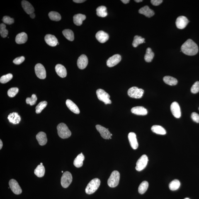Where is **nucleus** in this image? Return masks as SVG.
I'll return each mask as SVG.
<instances>
[{
	"label": "nucleus",
	"mask_w": 199,
	"mask_h": 199,
	"mask_svg": "<svg viewBox=\"0 0 199 199\" xmlns=\"http://www.w3.org/2000/svg\"><path fill=\"white\" fill-rule=\"evenodd\" d=\"M181 51L185 55L193 56L198 51V45L191 39H188L181 47Z\"/></svg>",
	"instance_id": "nucleus-1"
},
{
	"label": "nucleus",
	"mask_w": 199,
	"mask_h": 199,
	"mask_svg": "<svg viewBox=\"0 0 199 199\" xmlns=\"http://www.w3.org/2000/svg\"><path fill=\"white\" fill-rule=\"evenodd\" d=\"M58 134L62 139H66L71 137V132L65 124L61 123L57 127Z\"/></svg>",
	"instance_id": "nucleus-2"
},
{
	"label": "nucleus",
	"mask_w": 199,
	"mask_h": 199,
	"mask_svg": "<svg viewBox=\"0 0 199 199\" xmlns=\"http://www.w3.org/2000/svg\"><path fill=\"white\" fill-rule=\"evenodd\" d=\"M100 184V180L98 178L92 180L87 186L85 192L88 194L94 193L99 188Z\"/></svg>",
	"instance_id": "nucleus-3"
},
{
	"label": "nucleus",
	"mask_w": 199,
	"mask_h": 199,
	"mask_svg": "<svg viewBox=\"0 0 199 199\" xmlns=\"http://www.w3.org/2000/svg\"><path fill=\"white\" fill-rule=\"evenodd\" d=\"M120 179V174L118 171L112 172L108 181L109 186L111 188L115 187L118 185Z\"/></svg>",
	"instance_id": "nucleus-4"
},
{
	"label": "nucleus",
	"mask_w": 199,
	"mask_h": 199,
	"mask_svg": "<svg viewBox=\"0 0 199 199\" xmlns=\"http://www.w3.org/2000/svg\"><path fill=\"white\" fill-rule=\"evenodd\" d=\"M144 93V90L139 88L137 87H132L128 91V94L129 96L137 99L142 98Z\"/></svg>",
	"instance_id": "nucleus-5"
},
{
	"label": "nucleus",
	"mask_w": 199,
	"mask_h": 199,
	"mask_svg": "<svg viewBox=\"0 0 199 199\" xmlns=\"http://www.w3.org/2000/svg\"><path fill=\"white\" fill-rule=\"evenodd\" d=\"M96 94L98 99L103 102L105 104H110L111 101L110 99V96L104 90L98 89L96 91Z\"/></svg>",
	"instance_id": "nucleus-6"
},
{
	"label": "nucleus",
	"mask_w": 199,
	"mask_h": 199,
	"mask_svg": "<svg viewBox=\"0 0 199 199\" xmlns=\"http://www.w3.org/2000/svg\"><path fill=\"white\" fill-rule=\"evenodd\" d=\"M72 181V176L69 171H65L61 178V184L63 187L67 188Z\"/></svg>",
	"instance_id": "nucleus-7"
},
{
	"label": "nucleus",
	"mask_w": 199,
	"mask_h": 199,
	"mask_svg": "<svg viewBox=\"0 0 199 199\" xmlns=\"http://www.w3.org/2000/svg\"><path fill=\"white\" fill-rule=\"evenodd\" d=\"M148 161V156L145 154L143 155L136 163V170L139 171L143 170L147 166Z\"/></svg>",
	"instance_id": "nucleus-8"
},
{
	"label": "nucleus",
	"mask_w": 199,
	"mask_h": 199,
	"mask_svg": "<svg viewBox=\"0 0 199 199\" xmlns=\"http://www.w3.org/2000/svg\"><path fill=\"white\" fill-rule=\"evenodd\" d=\"M35 71L37 77L40 79H44L46 77L45 68L41 64H38L35 66Z\"/></svg>",
	"instance_id": "nucleus-9"
},
{
	"label": "nucleus",
	"mask_w": 199,
	"mask_h": 199,
	"mask_svg": "<svg viewBox=\"0 0 199 199\" xmlns=\"http://www.w3.org/2000/svg\"><path fill=\"white\" fill-rule=\"evenodd\" d=\"M9 185L12 191L15 194L19 195L21 194L22 191V188L16 180L12 179L10 180Z\"/></svg>",
	"instance_id": "nucleus-10"
},
{
	"label": "nucleus",
	"mask_w": 199,
	"mask_h": 199,
	"mask_svg": "<svg viewBox=\"0 0 199 199\" xmlns=\"http://www.w3.org/2000/svg\"><path fill=\"white\" fill-rule=\"evenodd\" d=\"M97 130L100 133L101 137L105 139H110L112 134L110 133L108 129L99 125H97L96 126Z\"/></svg>",
	"instance_id": "nucleus-11"
},
{
	"label": "nucleus",
	"mask_w": 199,
	"mask_h": 199,
	"mask_svg": "<svg viewBox=\"0 0 199 199\" xmlns=\"http://www.w3.org/2000/svg\"><path fill=\"white\" fill-rule=\"evenodd\" d=\"M189 21L187 18L184 16H180L177 18L176 24L177 28L183 29L187 26Z\"/></svg>",
	"instance_id": "nucleus-12"
},
{
	"label": "nucleus",
	"mask_w": 199,
	"mask_h": 199,
	"mask_svg": "<svg viewBox=\"0 0 199 199\" xmlns=\"http://www.w3.org/2000/svg\"><path fill=\"white\" fill-rule=\"evenodd\" d=\"M172 114L175 118H179L181 116V111L179 104L177 102H173L171 106Z\"/></svg>",
	"instance_id": "nucleus-13"
},
{
	"label": "nucleus",
	"mask_w": 199,
	"mask_h": 199,
	"mask_svg": "<svg viewBox=\"0 0 199 199\" xmlns=\"http://www.w3.org/2000/svg\"><path fill=\"white\" fill-rule=\"evenodd\" d=\"M121 56L119 54H115L111 57L107 62V66L109 67H112L116 65L121 61Z\"/></svg>",
	"instance_id": "nucleus-14"
},
{
	"label": "nucleus",
	"mask_w": 199,
	"mask_h": 199,
	"mask_svg": "<svg viewBox=\"0 0 199 199\" xmlns=\"http://www.w3.org/2000/svg\"><path fill=\"white\" fill-rule=\"evenodd\" d=\"M128 138L131 147L134 149H137L138 147V144L135 133L130 132L128 134Z\"/></svg>",
	"instance_id": "nucleus-15"
},
{
	"label": "nucleus",
	"mask_w": 199,
	"mask_h": 199,
	"mask_svg": "<svg viewBox=\"0 0 199 199\" xmlns=\"http://www.w3.org/2000/svg\"><path fill=\"white\" fill-rule=\"evenodd\" d=\"M88 63V60L87 57L86 55H81L78 58L77 61L78 67L80 69H83L86 67Z\"/></svg>",
	"instance_id": "nucleus-16"
},
{
	"label": "nucleus",
	"mask_w": 199,
	"mask_h": 199,
	"mask_svg": "<svg viewBox=\"0 0 199 199\" xmlns=\"http://www.w3.org/2000/svg\"><path fill=\"white\" fill-rule=\"evenodd\" d=\"M138 12L140 14L143 15L149 18L154 16V11L151 9L148 6H145L141 8Z\"/></svg>",
	"instance_id": "nucleus-17"
},
{
	"label": "nucleus",
	"mask_w": 199,
	"mask_h": 199,
	"mask_svg": "<svg viewBox=\"0 0 199 199\" xmlns=\"http://www.w3.org/2000/svg\"><path fill=\"white\" fill-rule=\"evenodd\" d=\"M96 37L100 43H104L108 40L109 35L108 33L103 31H100L96 33Z\"/></svg>",
	"instance_id": "nucleus-18"
},
{
	"label": "nucleus",
	"mask_w": 199,
	"mask_h": 199,
	"mask_svg": "<svg viewBox=\"0 0 199 199\" xmlns=\"http://www.w3.org/2000/svg\"><path fill=\"white\" fill-rule=\"evenodd\" d=\"M45 40L47 44L51 47L56 46L58 42L57 39L54 35L49 34L45 35Z\"/></svg>",
	"instance_id": "nucleus-19"
},
{
	"label": "nucleus",
	"mask_w": 199,
	"mask_h": 199,
	"mask_svg": "<svg viewBox=\"0 0 199 199\" xmlns=\"http://www.w3.org/2000/svg\"><path fill=\"white\" fill-rule=\"evenodd\" d=\"M131 111L135 114L139 115H145L148 114L147 110L142 106L134 107L131 109Z\"/></svg>",
	"instance_id": "nucleus-20"
},
{
	"label": "nucleus",
	"mask_w": 199,
	"mask_h": 199,
	"mask_svg": "<svg viewBox=\"0 0 199 199\" xmlns=\"http://www.w3.org/2000/svg\"><path fill=\"white\" fill-rule=\"evenodd\" d=\"M22 5L23 9L27 14H31L33 13L35 11V9L33 6L32 5L28 2L26 1H23L22 2Z\"/></svg>",
	"instance_id": "nucleus-21"
},
{
	"label": "nucleus",
	"mask_w": 199,
	"mask_h": 199,
	"mask_svg": "<svg viewBox=\"0 0 199 199\" xmlns=\"http://www.w3.org/2000/svg\"><path fill=\"white\" fill-rule=\"evenodd\" d=\"M55 71L58 75L62 78L66 77L67 75V71L65 68L61 64H58L56 66Z\"/></svg>",
	"instance_id": "nucleus-22"
},
{
	"label": "nucleus",
	"mask_w": 199,
	"mask_h": 199,
	"mask_svg": "<svg viewBox=\"0 0 199 199\" xmlns=\"http://www.w3.org/2000/svg\"><path fill=\"white\" fill-rule=\"evenodd\" d=\"M66 106L71 111L76 114L80 113V110L79 108L71 100L68 99L66 102Z\"/></svg>",
	"instance_id": "nucleus-23"
},
{
	"label": "nucleus",
	"mask_w": 199,
	"mask_h": 199,
	"mask_svg": "<svg viewBox=\"0 0 199 199\" xmlns=\"http://www.w3.org/2000/svg\"><path fill=\"white\" fill-rule=\"evenodd\" d=\"M36 139L38 141L39 144L41 146H44L47 144V139L46 134L43 132H39L36 135Z\"/></svg>",
	"instance_id": "nucleus-24"
},
{
	"label": "nucleus",
	"mask_w": 199,
	"mask_h": 199,
	"mask_svg": "<svg viewBox=\"0 0 199 199\" xmlns=\"http://www.w3.org/2000/svg\"><path fill=\"white\" fill-rule=\"evenodd\" d=\"M8 118L10 122L14 124H18L21 121V118L19 115L18 113L15 112L10 114Z\"/></svg>",
	"instance_id": "nucleus-25"
},
{
	"label": "nucleus",
	"mask_w": 199,
	"mask_h": 199,
	"mask_svg": "<svg viewBox=\"0 0 199 199\" xmlns=\"http://www.w3.org/2000/svg\"><path fill=\"white\" fill-rule=\"evenodd\" d=\"M28 37L25 32L18 34L16 37V42L18 44H24L28 40Z\"/></svg>",
	"instance_id": "nucleus-26"
},
{
	"label": "nucleus",
	"mask_w": 199,
	"mask_h": 199,
	"mask_svg": "<svg viewBox=\"0 0 199 199\" xmlns=\"http://www.w3.org/2000/svg\"><path fill=\"white\" fill-rule=\"evenodd\" d=\"M85 15L81 14L75 15L73 18L74 23L75 25L80 26L82 24L83 21L85 20Z\"/></svg>",
	"instance_id": "nucleus-27"
},
{
	"label": "nucleus",
	"mask_w": 199,
	"mask_h": 199,
	"mask_svg": "<svg viewBox=\"0 0 199 199\" xmlns=\"http://www.w3.org/2000/svg\"><path fill=\"white\" fill-rule=\"evenodd\" d=\"M85 160V156L82 153L78 155L77 157L75 159L74 161V165L77 168H80L82 167L83 165V161Z\"/></svg>",
	"instance_id": "nucleus-28"
},
{
	"label": "nucleus",
	"mask_w": 199,
	"mask_h": 199,
	"mask_svg": "<svg viewBox=\"0 0 199 199\" xmlns=\"http://www.w3.org/2000/svg\"><path fill=\"white\" fill-rule=\"evenodd\" d=\"M151 130L155 133L159 135H164L166 134V131L165 129L160 125H153L151 128Z\"/></svg>",
	"instance_id": "nucleus-29"
},
{
	"label": "nucleus",
	"mask_w": 199,
	"mask_h": 199,
	"mask_svg": "<svg viewBox=\"0 0 199 199\" xmlns=\"http://www.w3.org/2000/svg\"><path fill=\"white\" fill-rule=\"evenodd\" d=\"M34 173L37 177H42L45 174V167L43 165L39 164L35 170Z\"/></svg>",
	"instance_id": "nucleus-30"
},
{
	"label": "nucleus",
	"mask_w": 199,
	"mask_h": 199,
	"mask_svg": "<svg viewBox=\"0 0 199 199\" xmlns=\"http://www.w3.org/2000/svg\"><path fill=\"white\" fill-rule=\"evenodd\" d=\"M163 80L166 84L171 86L176 85L178 83V81L176 78L169 76H164L163 78Z\"/></svg>",
	"instance_id": "nucleus-31"
},
{
	"label": "nucleus",
	"mask_w": 199,
	"mask_h": 199,
	"mask_svg": "<svg viewBox=\"0 0 199 199\" xmlns=\"http://www.w3.org/2000/svg\"><path fill=\"white\" fill-rule=\"evenodd\" d=\"M154 57V53L150 48H148L146 50V53L144 55V60L147 62H150L153 60Z\"/></svg>",
	"instance_id": "nucleus-32"
},
{
	"label": "nucleus",
	"mask_w": 199,
	"mask_h": 199,
	"mask_svg": "<svg viewBox=\"0 0 199 199\" xmlns=\"http://www.w3.org/2000/svg\"><path fill=\"white\" fill-rule=\"evenodd\" d=\"M97 15L99 17L104 18L108 15L107 8L105 6H102L98 7L96 9Z\"/></svg>",
	"instance_id": "nucleus-33"
},
{
	"label": "nucleus",
	"mask_w": 199,
	"mask_h": 199,
	"mask_svg": "<svg viewBox=\"0 0 199 199\" xmlns=\"http://www.w3.org/2000/svg\"><path fill=\"white\" fill-rule=\"evenodd\" d=\"M63 35L70 41H73L74 39V33L72 30L70 29H65L62 32Z\"/></svg>",
	"instance_id": "nucleus-34"
},
{
	"label": "nucleus",
	"mask_w": 199,
	"mask_h": 199,
	"mask_svg": "<svg viewBox=\"0 0 199 199\" xmlns=\"http://www.w3.org/2000/svg\"><path fill=\"white\" fill-rule=\"evenodd\" d=\"M144 38L138 35H135L134 37L132 45L134 47H137L139 45L143 43L144 42Z\"/></svg>",
	"instance_id": "nucleus-35"
},
{
	"label": "nucleus",
	"mask_w": 199,
	"mask_h": 199,
	"mask_svg": "<svg viewBox=\"0 0 199 199\" xmlns=\"http://www.w3.org/2000/svg\"><path fill=\"white\" fill-rule=\"evenodd\" d=\"M149 183L147 181H143L141 183L138 188V192L139 194H142L145 193L148 188Z\"/></svg>",
	"instance_id": "nucleus-36"
},
{
	"label": "nucleus",
	"mask_w": 199,
	"mask_h": 199,
	"mask_svg": "<svg viewBox=\"0 0 199 199\" xmlns=\"http://www.w3.org/2000/svg\"><path fill=\"white\" fill-rule=\"evenodd\" d=\"M180 186V183L179 180L175 179L171 182L169 184V188L171 191H175L178 190Z\"/></svg>",
	"instance_id": "nucleus-37"
},
{
	"label": "nucleus",
	"mask_w": 199,
	"mask_h": 199,
	"mask_svg": "<svg viewBox=\"0 0 199 199\" xmlns=\"http://www.w3.org/2000/svg\"><path fill=\"white\" fill-rule=\"evenodd\" d=\"M48 16L50 19L53 21H59L61 19V15L57 12H51L49 13Z\"/></svg>",
	"instance_id": "nucleus-38"
},
{
	"label": "nucleus",
	"mask_w": 199,
	"mask_h": 199,
	"mask_svg": "<svg viewBox=\"0 0 199 199\" xmlns=\"http://www.w3.org/2000/svg\"><path fill=\"white\" fill-rule=\"evenodd\" d=\"M47 105V101H43L41 102L37 105L36 108H35L36 113L39 114L41 113L42 110L46 107Z\"/></svg>",
	"instance_id": "nucleus-39"
},
{
	"label": "nucleus",
	"mask_w": 199,
	"mask_h": 199,
	"mask_svg": "<svg viewBox=\"0 0 199 199\" xmlns=\"http://www.w3.org/2000/svg\"><path fill=\"white\" fill-rule=\"evenodd\" d=\"M6 25L3 23H2L0 25V34L3 38H5L8 36V32L6 28Z\"/></svg>",
	"instance_id": "nucleus-40"
},
{
	"label": "nucleus",
	"mask_w": 199,
	"mask_h": 199,
	"mask_svg": "<svg viewBox=\"0 0 199 199\" xmlns=\"http://www.w3.org/2000/svg\"><path fill=\"white\" fill-rule=\"evenodd\" d=\"M13 75L11 74H8L3 75L0 79V82L2 83H6L11 81L12 79Z\"/></svg>",
	"instance_id": "nucleus-41"
},
{
	"label": "nucleus",
	"mask_w": 199,
	"mask_h": 199,
	"mask_svg": "<svg viewBox=\"0 0 199 199\" xmlns=\"http://www.w3.org/2000/svg\"><path fill=\"white\" fill-rule=\"evenodd\" d=\"M37 100V98L36 95L33 94L32 95L31 98H26V102L28 104H30L31 105H33L35 104Z\"/></svg>",
	"instance_id": "nucleus-42"
},
{
	"label": "nucleus",
	"mask_w": 199,
	"mask_h": 199,
	"mask_svg": "<svg viewBox=\"0 0 199 199\" xmlns=\"http://www.w3.org/2000/svg\"><path fill=\"white\" fill-rule=\"evenodd\" d=\"M18 91V88H10L8 91V96L11 98L14 97L17 94Z\"/></svg>",
	"instance_id": "nucleus-43"
},
{
	"label": "nucleus",
	"mask_w": 199,
	"mask_h": 199,
	"mask_svg": "<svg viewBox=\"0 0 199 199\" xmlns=\"http://www.w3.org/2000/svg\"><path fill=\"white\" fill-rule=\"evenodd\" d=\"M191 93L196 94L199 91V81H197L194 83L191 88Z\"/></svg>",
	"instance_id": "nucleus-44"
},
{
	"label": "nucleus",
	"mask_w": 199,
	"mask_h": 199,
	"mask_svg": "<svg viewBox=\"0 0 199 199\" xmlns=\"http://www.w3.org/2000/svg\"><path fill=\"white\" fill-rule=\"evenodd\" d=\"M2 20L3 23L8 25L12 24L14 23V19L8 16L3 17Z\"/></svg>",
	"instance_id": "nucleus-45"
},
{
	"label": "nucleus",
	"mask_w": 199,
	"mask_h": 199,
	"mask_svg": "<svg viewBox=\"0 0 199 199\" xmlns=\"http://www.w3.org/2000/svg\"><path fill=\"white\" fill-rule=\"evenodd\" d=\"M25 60V58L23 56L17 58L13 61V62L15 64L19 65L21 64Z\"/></svg>",
	"instance_id": "nucleus-46"
},
{
	"label": "nucleus",
	"mask_w": 199,
	"mask_h": 199,
	"mask_svg": "<svg viewBox=\"0 0 199 199\" xmlns=\"http://www.w3.org/2000/svg\"><path fill=\"white\" fill-rule=\"evenodd\" d=\"M191 117L193 121L197 123H199V115L198 114L194 112L191 114Z\"/></svg>",
	"instance_id": "nucleus-47"
},
{
	"label": "nucleus",
	"mask_w": 199,
	"mask_h": 199,
	"mask_svg": "<svg viewBox=\"0 0 199 199\" xmlns=\"http://www.w3.org/2000/svg\"><path fill=\"white\" fill-rule=\"evenodd\" d=\"M162 0H151V3L153 5L157 6L160 5L163 2Z\"/></svg>",
	"instance_id": "nucleus-48"
},
{
	"label": "nucleus",
	"mask_w": 199,
	"mask_h": 199,
	"mask_svg": "<svg viewBox=\"0 0 199 199\" xmlns=\"http://www.w3.org/2000/svg\"><path fill=\"white\" fill-rule=\"evenodd\" d=\"M84 1V0H74L73 1L74 2L76 3H81L85 2V1Z\"/></svg>",
	"instance_id": "nucleus-49"
},
{
	"label": "nucleus",
	"mask_w": 199,
	"mask_h": 199,
	"mask_svg": "<svg viewBox=\"0 0 199 199\" xmlns=\"http://www.w3.org/2000/svg\"><path fill=\"white\" fill-rule=\"evenodd\" d=\"M121 1L122 3H124V4H127L130 2V1L129 0H121Z\"/></svg>",
	"instance_id": "nucleus-50"
},
{
	"label": "nucleus",
	"mask_w": 199,
	"mask_h": 199,
	"mask_svg": "<svg viewBox=\"0 0 199 199\" xmlns=\"http://www.w3.org/2000/svg\"><path fill=\"white\" fill-rule=\"evenodd\" d=\"M30 18H35V15L34 13H32V14H30Z\"/></svg>",
	"instance_id": "nucleus-51"
},
{
	"label": "nucleus",
	"mask_w": 199,
	"mask_h": 199,
	"mask_svg": "<svg viewBox=\"0 0 199 199\" xmlns=\"http://www.w3.org/2000/svg\"><path fill=\"white\" fill-rule=\"evenodd\" d=\"M3 147V143L2 140H0V149H1Z\"/></svg>",
	"instance_id": "nucleus-52"
},
{
	"label": "nucleus",
	"mask_w": 199,
	"mask_h": 199,
	"mask_svg": "<svg viewBox=\"0 0 199 199\" xmlns=\"http://www.w3.org/2000/svg\"><path fill=\"white\" fill-rule=\"evenodd\" d=\"M135 1L136 2L139 3L142 2L143 1L142 0H135Z\"/></svg>",
	"instance_id": "nucleus-53"
},
{
	"label": "nucleus",
	"mask_w": 199,
	"mask_h": 199,
	"mask_svg": "<svg viewBox=\"0 0 199 199\" xmlns=\"http://www.w3.org/2000/svg\"><path fill=\"white\" fill-rule=\"evenodd\" d=\"M184 199H190L189 198H185Z\"/></svg>",
	"instance_id": "nucleus-54"
},
{
	"label": "nucleus",
	"mask_w": 199,
	"mask_h": 199,
	"mask_svg": "<svg viewBox=\"0 0 199 199\" xmlns=\"http://www.w3.org/2000/svg\"><path fill=\"white\" fill-rule=\"evenodd\" d=\"M40 164L43 165V164H42V163H40Z\"/></svg>",
	"instance_id": "nucleus-55"
},
{
	"label": "nucleus",
	"mask_w": 199,
	"mask_h": 199,
	"mask_svg": "<svg viewBox=\"0 0 199 199\" xmlns=\"http://www.w3.org/2000/svg\"><path fill=\"white\" fill-rule=\"evenodd\" d=\"M59 42H58V45H59Z\"/></svg>",
	"instance_id": "nucleus-56"
},
{
	"label": "nucleus",
	"mask_w": 199,
	"mask_h": 199,
	"mask_svg": "<svg viewBox=\"0 0 199 199\" xmlns=\"http://www.w3.org/2000/svg\"><path fill=\"white\" fill-rule=\"evenodd\" d=\"M62 173H63V171H62Z\"/></svg>",
	"instance_id": "nucleus-57"
},
{
	"label": "nucleus",
	"mask_w": 199,
	"mask_h": 199,
	"mask_svg": "<svg viewBox=\"0 0 199 199\" xmlns=\"http://www.w3.org/2000/svg\"></svg>",
	"instance_id": "nucleus-58"
}]
</instances>
